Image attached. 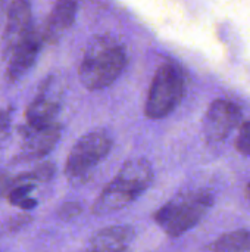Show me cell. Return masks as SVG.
I'll list each match as a JSON object with an SVG mask.
<instances>
[{"label": "cell", "instance_id": "cell-1", "mask_svg": "<svg viewBox=\"0 0 250 252\" xmlns=\"http://www.w3.org/2000/svg\"><path fill=\"white\" fill-rule=\"evenodd\" d=\"M128 63L125 46L113 35H94L84 52L78 66L81 84L97 92L112 86L124 72Z\"/></svg>", "mask_w": 250, "mask_h": 252}, {"label": "cell", "instance_id": "cell-2", "mask_svg": "<svg viewBox=\"0 0 250 252\" xmlns=\"http://www.w3.org/2000/svg\"><path fill=\"white\" fill-rule=\"evenodd\" d=\"M153 177V168L147 159L131 158L125 161L116 176L97 196L93 213L96 216H106L124 210L150 188Z\"/></svg>", "mask_w": 250, "mask_h": 252}, {"label": "cell", "instance_id": "cell-3", "mask_svg": "<svg viewBox=\"0 0 250 252\" xmlns=\"http://www.w3.org/2000/svg\"><path fill=\"white\" fill-rule=\"evenodd\" d=\"M214 196L206 189L187 190L162 205L153 216L158 226L171 238L193 229L211 210Z\"/></svg>", "mask_w": 250, "mask_h": 252}, {"label": "cell", "instance_id": "cell-4", "mask_svg": "<svg viewBox=\"0 0 250 252\" xmlns=\"http://www.w3.org/2000/svg\"><path fill=\"white\" fill-rule=\"evenodd\" d=\"M184 96V75L180 66L171 61L164 62L155 72L147 93L144 114L150 120L168 117Z\"/></svg>", "mask_w": 250, "mask_h": 252}, {"label": "cell", "instance_id": "cell-5", "mask_svg": "<svg viewBox=\"0 0 250 252\" xmlns=\"http://www.w3.org/2000/svg\"><path fill=\"white\" fill-rule=\"evenodd\" d=\"M113 140L106 130H91L71 149L65 162V176L69 182L83 183L93 170L109 155Z\"/></svg>", "mask_w": 250, "mask_h": 252}, {"label": "cell", "instance_id": "cell-6", "mask_svg": "<svg viewBox=\"0 0 250 252\" xmlns=\"http://www.w3.org/2000/svg\"><path fill=\"white\" fill-rule=\"evenodd\" d=\"M240 121L242 111L236 103L224 99L214 100L203 118V134L208 142H222L240 124Z\"/></svg>", "mask_w": 250, "mask_h": 252}, {"label": "cell", "instance_id": "cell-7", "mask_svg": "<svg viewBox=\"0 0 250 252\" xmlns=\"http://www.w3.org/2000/svg\"><path fill=\"white\" fill-rule=\"evenodd\" d=\"M32 25V12L31 4L24 0H15L7 4L6 9V24L1 35V55L6 59L9 53L19 44L31 31Z\"/></svg>", "mask_w": 250, "mask_h": 252}, {"label": "cell", "instance_id": "cell-8", "mask_svg": "<svg viewBox=\"0 0 250 252\" xmlns=\"http://www.w3.org/2000/svg\"><path fill=\"white\" fill-rule=\"evenodd\" d=\"M21 134H22V143L16 161L29 162L46 157L56 148L62 136V127L57 123L40 128H32L25 126Z\"/></svg>", "mask_w": 250, "mask_h": 252}, {"label": "cell", "instance_id": "cell-9", "mask_svg": "<svg viewBox=\"0 0 250 252\" xmlns=\"http://www.w3.org/2000/svg\"><path fill=\"white\" fill-rule=\"evenodd\" d=\"M43 35L35 27L34 30L19 43L15 49L9 53L6 61V72L4 77L9 83H16L25 72L31 69L35 63L41 46H43Z\"/></svg>", "mask_w": 250, "mask_h": 252}, {"label": "cell", "instance_id": "cell-10", "mask_svg": "<svg viewBox=\"0 0 250 252\" xmlns=\"http://www.w3.org/2000/svg\"><path fill=\"white\" fill-rule=\"evenodd\" d=\"M59 111H60V102L53 94L52 83L47 80L43 83L38 93L27 108L25 112L27 126L32 128H40L55 124Z\"/></svg>", "mask_w": 250, "mask_h": 252}, {"label": "cell", "instance_id": "cell-11", "mask_svg": "<svg viewBox=\"0 0 250 252\" xmlns=\"http://www.w3.org/2000/svg\"><path fill=\"white\" fill-rule=\"evenodd\" d=\"M136 236L130 224H115L96 232L87 245L88 252H124Z\"/></svg>", "mask_w": 250, "mask_h": 252}, {"label": "cell", "instance_id": "cell-12", "mask_svg": "<svg viewBox=\"0 0 250 252\" xmlns=\"http://www.w3.org/2000/svg\"><path fill=\"white\" fill-rule=\"evenodd\" d=\"M78 3L71 0H62L55 3L52 7L44 28L41 31L43 41L55 44L60 40V37L74 25L77 16Z\"/></svg>", "mask_w": 250, "mask_h": 252}, {"label": "cell", "instance_id": "cell-13", "mask_svg": "<svg viewBox=\"0 0 250 252\" xmlns=\"http://www.w3.org/2000/svg\"><path fill=\"white\" fill-rule=\"evenodd\" d=\"M209 250L212 252H249L250 251V232L236 230L225 233L218 238Z\"/></svg>", "mask_w": 250, "mask_h": 252}, {"label": "cell", "instance_id": "cell-14", "mask_svg": "<svg viewBox=\"0 0 250 252\" xmlns=\"http://www.w3.org/2000/svg\"><path fill=\"white\" fill-rule=\"evenodd\" d=\"M34 190V185L31 183H21L19 186H15L12 189H9L7 193V201L10 205L22 210V211H31L34 210L38 202L37 199L31 198L29 193Z\"/></svg>", "mask_w": 250, "mask_h": 252}, {"label": "cell", "instance_id": "cell-15", "mask_svg": "<svg viewBox=\"0 0 250 252\" xmlns=\"http://www.w3.org/2000/svg\"><path fill=\"white\" fill-rule=\"evenodd\" d=\"M55 176V165L53 164H41L37 168L31 170L29 173L19 174L16 179L12 180V185L18 183H28L29 180H37V182H47Z\"/></svg>", "mask_w": 250, "mask_h": 252}, {"label": "cell", "instance_id": "cell-16", "mask_svg": "<svg viewBox=\"0 0 250 252\" xmlns=\"http://www.w3.org/2000/svg\"><path fill=\"white\" fill-rule=\"evenodd\" d=\"M236 149L250 158V120L243 123L240 131L236 137Z\"/></svg>", "mask_w": 250, "mask_h": 252}, {"label": "cell", "instance_id": "cell-17", "mask_svg": "<svg viewBox=\"0 0 250 252\" xmlns=\"http://www.w3.org/2000/svg\"><path fill=\"white\" fill-rule=\"evenodd\" d=\"M12 112H13V109L10 106L0 109V146L10 136V131H12Z\"/></svg>", "mask_w": 250, "mask_h": 252}, {"label": "cell", "instance_id": "cell-18", "mask_svg": "<svg viewBox=\"0 0 250 252\" xmlns=\"http://www.w3.org/2000/svg\"><path fill=\"white\" fill-rule=\"evenodd\" d=\"M83 213V205L80 202H75V201H71V202H65L60 210H59V217L65 221H69V220H74L77 219L80 214Z\"/></svg>", "mask_w": 250, "mask_h": 252}, {"label": "cell", "instance_id": "cell-19", "mask_svg": "<svg viewBox=\"0 0 250 252\" xmlns=\"http://www.w3.org/2000/svg\"><path fill=\"white\" fill-rule=\"evenodd\" d=\"M10 186H12V180L3 174H0V195H3Z\"/></svg>", "mask_w": 250, "mask_h": 252}, {"label": "cell", "instance_id": "cell-20", "mask_svg": "<svg viewBox=\"0 0 250 252\" xmlns=\"http://www.w3.org/2000/svg\"><path fill=\"white\" fill-rule=\"evenodd\" d=\"M246 199L249 201L250 204V182L248 183V186H246Z\"/></svg>", "mask_w": 250, "mask_h": 252}]
</instances>
